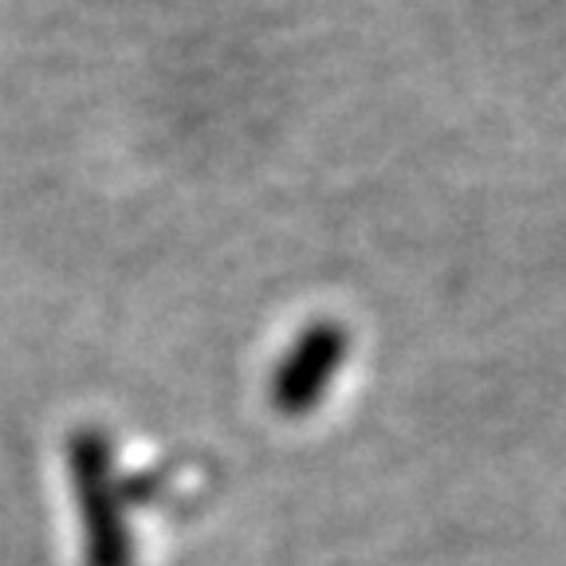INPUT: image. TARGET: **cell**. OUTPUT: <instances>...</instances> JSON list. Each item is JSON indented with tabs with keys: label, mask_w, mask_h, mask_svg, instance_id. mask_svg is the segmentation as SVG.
Here are the masks:
<instances>
[{
	"label": "cell",
	"mask_w": 566,
	"mask_h": 566,
	"mask_svg": "<svg viewBox=\"0 0 566 566\" xmlns=\"http://www.w3.org/2000/svg\"><path fill=\"white\" fill-rule=\"evenodd\" d=\"M67 469L83 531V566H138L130 500L111 437L103 429H75L67 441Z\"/></svg>",
	"instance_id": "1"
},
{
	"label": "cell",
	"mask_w": 566,
	"mask_h": 566,
	"mask_svg": "<svg viewBox=\"0 0 566 566\" xmlns=\"http://www.w3.org/2000/svg\"><path fill=\"white\" fill-rule=\"evenodd\" d=\"M350 354V335L338 327L335 318H318L311 327L295 335L268 381V398L272 409L283 417H307L318 409V401L327 398L331 381H335L338 366Z\"/></svg>",
	"instance_id": "2"
}]
</instances>
